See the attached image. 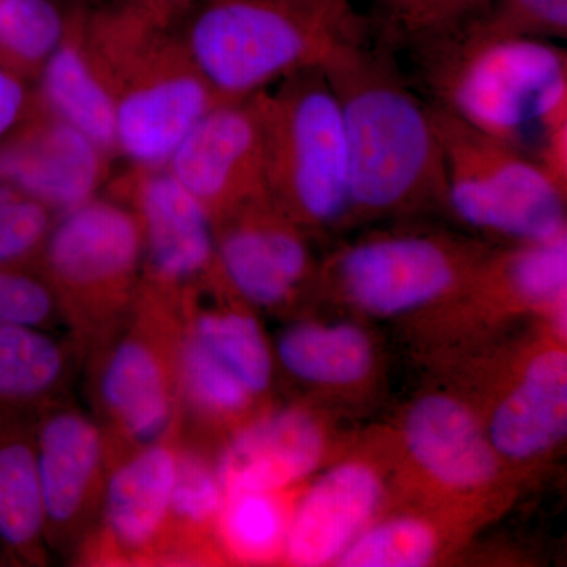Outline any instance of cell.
<instances>
[{"instance_id":"obj_1","label":"cell","mask_w":567,"mask_h":567,"mask_svg":"<svg viewBox=\"0 0 567 567\" xmlns=\"http://www.w3.org/2000/svg\"><path fill=\"white\" fill-rule=\"evenodd\" d=\"M322 66L344 122L349 221L451 213L431 103L413 87L394 52L369 35L341 44Z\"/></svg>"},{"instance_id":"obj_2","label":"cell","mask_w":567,"mask_h":567,"mask_svg":"<svg viewBox=\"0 0 567 567\" xmlns=\"http://www.w3.org/2000/svg\"><path fill=\"white\" fill-rule=\"evenodd\" d=\"M417 91L481 132L567 175V55L557 41L503 35L480 21L410 52Z\"/></svg>"},{"instance_id":"obj_3","label":"cell","mask_w":567,"mask_h":567,"mask_svg":"<svg viewBox=\"0 0 567 567\" xmlns=\"http://www.w3.org/2000/svg\"><path fill=\"white\" fill-rule=\"evenodd\" d=\"M81 40L111 93L117 156L130 167L166 166L194 125L221 103L173 28L104 9L82 17Z\"/></svg>"},{"instance_id":"obj_4","label":"cell","mask_w":567,"mask_h":567,"mask_svg":"<svg viewBox=\"0 0 567 567\" xmlns=\"http://www.w3.org/2000/svg\"><path fill=\"white\" fill-rule=\"evenodd\" d=\"M173 31L221 102L267 91L369 37L368 20L346 24L268 0H197Z\"/></svg>"},{"instance_id":"obj_5","label":"cell","mask_w":567,"mask_h":567,"mask_svg":"<svg viewBox=\"0 0 567 567\" xmlns=\"http://www.w3.org/2000/svg\"><path fill=\"white\" fill-rule=\"evenodd\" d=\"M35 267L58 298L71 341L91 354L122 327L140 297V221L117 197L95 196L58 215Z\"/></svg>"},{"instance_id":"obj_6","label":"cell","mask_w":567,"mask_h":567,"mask_svg":"<svg viewBox=\"0 0 567 567\" xmlns=\"http://www.w3.org/2000/svg\"><path fill=\"white\" fill-rule=\"evenodd\" d=\"M268 193L306 229L349 221L344 122L322 65L259 92Z\"/></svg>"},{"instance_id":"obj_7","label":"cell","mask_w":567,"mask_h":567,"mask_svg":"<svg viewBox=\"0 0 567 567\" xmlns=\"http://www.w3.org/2000/svg\"><path fill=\"white\" fill-rule=\"evenodd\" d=\"M178 331V301L141 286L125 322L91 353L93 399L111 461L177 431Z\"/></svg>"},{"instance_id":"obj_8","label":"cell","mask_w":567,"mask_h":567,"mask_svg":"<svg viewBox=\"0 0 567 567\" xmlns=\"http://www.w3.org/2000/svg\"><path fill=\"white\" fill-rule=\"evenodd\" d=\"M442 144L451 215L514 241L566 233V192L506 142L431 103Z\"/></svg>"},{"instance_id":"obj_9","label":"cell","mask_w":567,"mask_h":567,"mask_svg":"<svg viewBox=\"0 0 567 567\" xmlns=\"http://www.w3.org/2000/svg\"><path fill=\"white\" fill-rule=\"evenodd\" d=\"M486 254L439 234H383L347 246L324 278L347 301L374 316H398L468 286Z\"/></svg>"},{"instance_id":"obj_10","label":"cell","mask_w":567,"mask_h":567,"mask_svg":"<svg viewBox=\"0 0 567 567\" xmlns=\"http://www.w3.org/2000/svg\"><path fill=\"white\" fill-rule=\"evenodd\" d=\"M107 194L128 204L140 221L144 289L181 300L218 276L210 216L166 167H130Z\"/></svg>"},{"instance_id":"obj_11","label":"cell","mask_w":567,"mask_h":567,"mask_svg":"<svg viewBox=\"0 0 567 567\" xmlns=\"http://www.w3.org/2000/svg\"><path fill=\"white\" fill-rule=\"evenodd\" d=\"M48 547L78 550L99 525L111 454L102 424L65 401L35 417Z\"/></svg>"},{"instance_id":"obj_12","label":"cell","mask_w":567,"mask_h":567,"mask_svg":"<svg viewBox=\"0 0 567 567\" xmlns=\"http://www.w3.org/2000/svg\"><path fill=\"white\" fill-rule=\"evenodd\" d=\"M164 167L203 205L213 224L270 194L259 92L212 107Z\"/></svg>"},{"instance_id":"obj_13","label":"cell","mask_w":567,"mask_h":567,"mask_svg":"<svg viewBox=\"0 0 567 567\" xmlns=\"http://www.w3.org/2000/svg\"><path fill=\"white\" fill-rule=\"evenodd\" d=\"M216 268L235 297L256 308L278 309L315 279L306 227L270 194L256 197L213 224Z\"/></svg>"},{"instance_id":"obj_14","label":"cell","mask_w":567,"mask_h":567,"mask_svg":"<svg viewBox=\"0 0 567 567\" xmlns=\"http://www.w3.org/2000/svg\"><path fill=\"white\" fill-rule=\"evenodd\" d=\"M177 470V431L112 458L99 525L81 548L100 561H158Z\"/></svg>"},{"instance_id":"obj_15","label":"cell","mask_w":567,"mask_h":567,"mask_svg":"<svg viewBox=\"0 0 567 567\" xmlns=\"http://www.w3.org/2000/svg\"><path fill=\"white\" fill-rule=\"evenodd\" d=\"M110 162L89 137L41 103L0 142V181L31 194L55 215L99 196Z\"/></svg>"},{"instance_id":"obj_16","label":"cell","mask_w":567,"mask_h":567,"mask_svg":"<svg viewBox=\"0 0 567 567\" xmlns=\"http://www.w3.org/2000/svg\"><path fill=\"white\" fill-rule=\"evenodd\" d=\"M382 496V480L369 465L347 462L328 470L290 513L284 558L303 567L338 561L368 528Z\"/></svg>"},{"instance_id":"obj_17","label":"cell","mask_w":567,"mask_h":567,"mask_svg":"<svg viewBox=\"0 0 567 567\" xmlns=\"http://www.w3.org/2000/svg\"><path fill=\"white\" fill-rule=\"evenodd\" d=\"M323 450L315 417L303 410H276L241 425L216 457V470L226 495L284 492L315 472Z\"/></svg>"},{"instance_id":"obj_18","label":"cell","mask_w":567,"mask_h":567,"mask_svg":"<svg viewBox=\"0 0 567 567\" xmlns=\"http://www.w3.org/2000/svg\"><path fill=\"white\" fill-rule=\"evenodd\" d=\"M410 454L427 475L457 491L486 486L498 470L487 432L457 399L431 394L420 399L405 420Z\"/></svg>"},{"instance_id":"obj_19","label":"cell","mask_w":567,"mask_h":567,"mask_svg":"<svg viewBox=\"0 0 567 567\" xmlns=\"http://www.w3.org/2000/svg\"><path fill=\"white\" fill-rule=\"evenodd\" d=\"M566 431L567 357L565 350H547L499 401L487 435L498 457L527 461L557 446Z\"/></svg>"},{"instance_id":"obj_20","label":"cell","mask_w":567,"mask_h":567,"mask_svg":"<svg viewBox=\"0 0 567 567\" xmlns=\"http://www.w3.org/2000/svg\"><path fill=\"white\" fill-rule=\"evenodd\" d=\"M80 350L54 331L0 324V417H32L55 402L73 375Z\"/></svg>"},{"instance_id":"obj_21","label":"cell","mask_w":567,"mask_h":567,"mask_svg":"<svg viewBox=\"0 0 567 567\" xmlns=\"http://www.w3.org/2000/svg\"><path fill=\"white\" fill-rule=\"evenodd\" d=\"M32 417H0V543L14 559H47V517Z\"/></svg>"},{"instance_id":"obj_22","label":"cell","mask_w":567,"mask_h":567,"mask_svg":"<svg viewBox=\"0 0 567 567\" xmlns=\"http://www.w3.org/2000/svg\"><path fill=\"white\" fill-rule=\"evenodd\" d=\"M81 22L82 18L44 63L35 81L37 93L48 111L89 137L112 159L117 156L114 102L85 54Z\"/></svg>"},{"instance_id":"obj_23","label":"cell","mask_w":567,"mask_h":567,"mask_svg":"<svg viewBox=\"0 0 567 567\" xmlns=\"http://www.w3.org/2000/svg\"><path fill=\"white\" fill-rule=\"evenodd\" d=\"M182 327L234 372L254 395L271 385L274 357L256 317L230 306H204L196 289L178 301Z\"/></svg>"},{"instance_id":"obj_24","label":"cell","mask_w":567,"mask_h":567,"mask_svg":"<svg viewBox=\"0 0 567 567\" xmlns=\"http://www.w3.org/2000/svg\"><path fill=\"white\" fill-rule=\"evenodd\" d=\"M276 353L289 374L312 385H353L374 364L371 339L349 323L292 324L279 334Z\"/></svg>"},{"instance_id":"obj_25","label":"cell","mask_w":567,"mask_h":567,"mask_svg":"<svg viewBox=\"0 0 567 567\" xmlns=\"http://www.w3.org/2000/svg\"><path fill=\"white\" fill-rule=\"evenodd\" d=\"M226 498L216 461L203 447L185 442L177 432V470L169 522L158 561H186L203 543L208 532H215L216 520Z\"/></svg>"},{"instance_id":"obj_26","label":"cell","mask_w":567,"mask_h":567,"mask_svg":"<svg viewBox=\"0 0 567 567\" xmlns=\"http://www.w3.org/2000/svg\"><path fill=\"white\" fill-rule=\"evenodd\" d=\"M499 257H484L476 276L507 295L554 311L559 333H566L567 233L546 240L517 241Z\"/></svg>"},{"instance_id":"obj_27","label":"cell","mask_w":567,"mask_h":567,"mask_svg":"<svg viewBox=\"0 0 567 567\" xmlns=\"http://www.w3.org/2000/svg\"><path fill=\"white\" fill-rule=\"evenodd\" d=\"M491 6L492 0H372L369 33L395 55L410 54L480 21Z\"/></svg>"},{"instance_id":"obj_28","label":"cell","mask_w":567,"mask_h":567,"mask_svg":"<svg viewBox=\"0 0 567 567\" xmlns=\"http://www.w3.org/2000/svg\"><path fill=\"white\" fill-rule=\"evenodd\" d=\"M178 417L186 410L200 423H224L244 416L256 395L218 358L182 327L175 352Z\"/></svg>"},{"instance_id":"obj_29","label":"cell","mask_w":567,"mask_h":567,"mask_svg":"<svg viewBox=\"0 0 567 567\" xmlns=\"http://www.w3.org/2000/svg\"><path fill=\"white\" fill-rule=\"evenodd\" d=\"M82 14L65 0H0V59L35 82Z\"/></svg>"},{"instance_id":"obj_30","label":"cell","mask_w":567,"mask_h":567,"mask_svg":"<svg viewBox=\"0 0 567 567\" xmlns=\"http://www.w3.org/2000/svg\"><path fill=\"white\" fill-rule=\"evenodd\" d=\"M282 492L227 494L215 533L235 561L262 565L284 557L290 514Z\"/></svg>"},{"instance_id":"obj_31","label":"cell","mask_w":567,"mask_h":567,"mask_svg":"<svg viewBox=\"0 0 567 567\" xmlns=\"http://www.w3.org/2000/svg\"><path fill=\"white\" fill-rule=\"evenodd\" d=\"M439 537L424 520L399 517L364 528L338 559L346 567H423L435 558Z\"/></svg>"},{"instance_id":"obj_32","label":"cell","mask_w":567,"mask_h":567,"mask_svg":"<svg viewBox=\"0 0 567 567\" xmlns=\"http://www.w3.org/2000/svg\"><path fill=\"white\" fill-rule=\"evenodd\" d=\"M55 218L31 194L0 181V267H35Z\"/></svg>"},{"instance_id":"obj_33","label":"cell","mask_w":567,"mask_h":567,"mask_svg":"<svg viewBox=\"0 0 567 567\" xmlns=\"http://www.w3.org/2000/svg\"><path fill=\"white\" fill-rule=\"evenodd\" d=\"M0 324L51 331L63 324L58 298L37 267H0Z\"/></svg>"},{"instance_id":"obj_34","label":"cell","mask_w":567,"mask_h":567,"mask_svg":"<svg viewBox=\"0 0 567 567\" xmlns=\"http://www.w3.org/2000/svg\"><path fill=\"white\" fill-rule=\"evenodd\" d=\"M480 24L503 35L566 40L567 0H492Z\"/></svg>"},{"instance_id":"obj_35","label":"cell","mask_w":567,"mask_h":567,"mask_svg":"<svg viewBox=\"0 0 567 567\" xmlns=\"http://www.w3.org/2000/svg\"><path fill=\"white\" fill-rule=\"evenodd\" d=\"M39 107L35 82L0 59V142L20 128Z\"/></svg>"},{"instance_id":"obj_36","label":"cell","mask_w":567,"mask_h":567,"mask_svg":"<svg viewBox=\"0 0 567 567\" xmlns=\"http://www.w3.org/2000/svg\"><path fill=\"white\" fill-rule=\"evenodd\" d=\"M196 2L197 0H117L107 9L121 10L128 17L156 28H173L178 18Z\"/></svg>"},{"instance_id":"obj_37","label":"cell","mask_w":567,"mask_h":567,"mask_svg":"<svg viewBox=\"0 0 567 567\" xmlns=\"http://www.w3.org/2000/svg\"><path fill=\"white\" fill-rule=\"evenodd\" d=\"M268 2L281 3V6L293 7L311 13L322 14L331 20L346 22V24H358L364 22V18L357 14L350 0H268Z\"/></svg>"},{"instance_id":"obj_38","label":"cell","mask_w":567,"mask_h":567,"mask_svg":"<svg viewBox=\"0 0 567 567\" xmlns=\"http://www.w3.org/2000/svg\"><path fill=\"white\" fill-rule=\"evenodd\" d=\"M65 2L70 3L74 10L81 11V13L84 14H89L114 6L117 0H65Z\"/></svg>"}]
</instances>
